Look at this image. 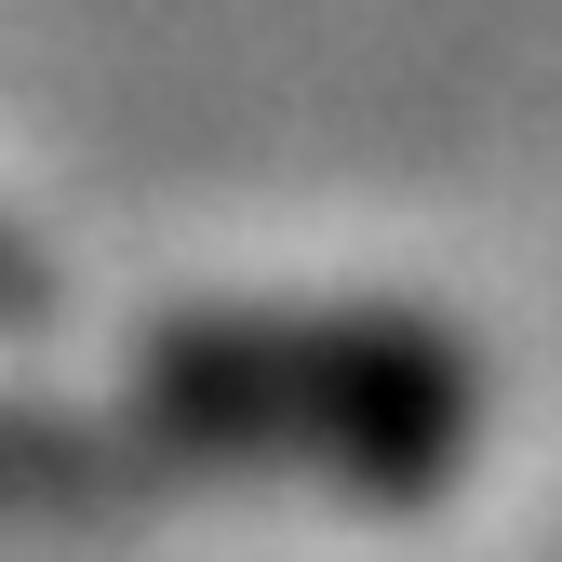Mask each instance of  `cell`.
Segmentation results:
<instances>
[{"mask_svg": "<svg viewBox=\"0 0 562 562\" xmlns=\"http://www.w3.org/2000/svg\"><path fill=\"white\" fill-rule=\"evenodd\" d=\"M0 322H41V268H27L14 228H0Z\"/></svg>", "mask_w": 562, "mask_h": 562, "instance_id": "obj_2", "label": "cell"}, {"mask_svg": "<svg viewBox=\"0 0 562 562\" xmlns=\"http://www.w3.org/2000/svg\"><path fill=\"white\" fill-rule=\"evenodd\" d=\"M148 429L228 469H308L335 496L415 509L469 469L482 362L415 308H322V322H175L148 348Z\"/></svg>", "mask_w": 562, "mask_h": 562, "instance_id": "obj_1", "label": "cell"}]
</instances>
